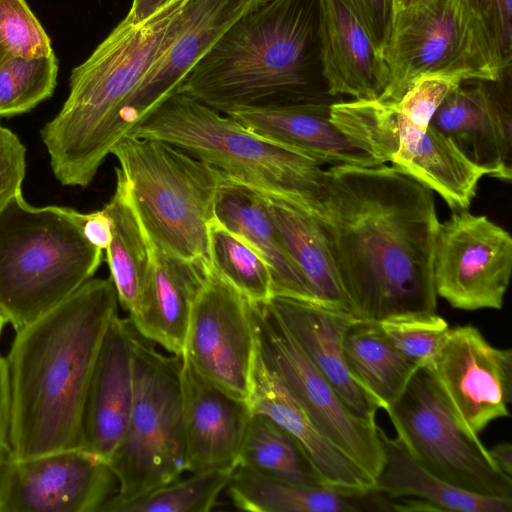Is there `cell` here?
<instances>
[{"mask_svg": "<svg viewBox=\"0 0 512 512\" xmlns=\"http://www.w3.org/2000/svg\"><path fill=\"white\" fill-rule=\"evenodd\" d=\"M319 219L353 315L435 313L433 191L394 166L332 165Z\"/></svg>", "mask_w": 512, "mask_h": 512, "instance_id": "1", "label": "cell"}, {"mask_svg": "<svg viewBox=\"0 0 512 512\" xmlns=\"http://www.w3.org/2000/svg\"><path fill=\"white\" fill-rule=\"evenodd\" d=\"M118 305L111 278L93 277L15 331L6 358L12 457L78 448L88 383Z\"/></svg>", "mask_w": 512, "mask_h": 512, "instance_id": "2", "label": "cell"}, {"mask_svg": "<svg viewBox=\"0 0 512 512\" xmlns=\"http://www.w3.org/2000/svg\"><path fill=\"white\" fill-rule=\"evenodd\" d=\"M320 0H265L237 19L176 93L220 112L332 101L319 53Z\"/></svg>", "mask_w": 512, "mask_h": 512, "instance_id": "3", "label": "cell"}, {"mask_svg": "<svg viewBox=\"0 0 512 512\" xmlns=\"http://www.w3.org/2000/svg\"><path fill=\"white\" fill-rule=\"evenodd\" d=\"M193 0H169L141 21L123 18L70 75L68 96L40 131L55 178L87 187L126 135L124 109L181 27Z\"/></svg>", "mask_w": 512, "mask_h": 512, "instance_id": "4", "label": "cell"}, {"mask_svg": "<svg viewBox=\"0 0 512 512\" xmlns=\"http://www.w3.org/2000/svg\"><path fill=\"white\" fill-rule=\"evenodd\" d=\"M126 135L168 142L225 177L283 199L318 220L326 169L318 161L269 141L182 93L161 103Z\"/></svg>", "mask_w": 512, "mask_h": 512, "instance_id": "5", "label": "cell"}, {"mask_svg": "<svg viewBox=\"0 0 512 512\" xmlns=\"http://www.w3.org/2000/svg\"><path fill=\"white\" fill-rule=\"evenodd\" d=\"M72 208L35 207L22 193L0 211V312L15 331L93 278L103 250L92 245Z\"/></svg>", "mask_w": 512, "mask_h": 512, "instance_id": "6", "label": "cell"}, {"mask_svg": "<svg viewBox=\"0 0 512 512\" xmlns=\"http://www.w3.org/2000/svg\"><path fill=\"white\" fill-rule=\"evenodd\" d=\"M150 241L175 257L212 268L209 224L223 174L182 149L125 135L113 147Z\"/></svg>", "mask_w": 512, "mask_h": 512, "instance_id": "7", "label": "cell"}, {"mask_svg": "<svg viewBox=\"0 0 512 512\" xmlns=\"http://www.w3.org/2000/svg\"><path fill=\"white\" fill-rule=\"evenodd\" d=\"M133 348L131 411L108 462L119 485L114 501L140 496L186 471L181 357L161 353L135 327Z\"/></svg>", "mask_w": 512, "mask_h": 512, "instance_id": "8", "label": "cell"}, {"mask_svg": "<svg viewBox=\"0 0 512 512\" xmlns=\"http://www.w3.org/2000/svg\"><path fill=\"white\" fill-rule=\"evenodd\" d=\"M390 82L377 99L396 102L423 76L500 81L505 72L468 0H423L395 12L383 50Z\"/></svg>", "mask_w": 512, "mask_h": 512, "instance_id": "9", "label": "cell"}, {"mask_svg": "<svg viewBox=\"0 0 512 512\" xmlns=\"http://www.w3.org/2000/svg\"><path fill=\"white\" fill-rule=\"evenodd\" d=\"M384 411L396 437L427 471L470 492L512 498V477L497 467L479 436L458 421L425 367H417Z\"/></svg>", "mask_w": 512, "mask_h": 512, "instance_id": "10", "label": "cell"}, {"mask_svg": "<svg viewBox=\"0 0 512 512\" xmlns=\"http://www.w3.org/2000/svg\"><path fill=\"white\" fill-rule=\"evenodd\" d=\"M258 350L316 427L376 481L384 452L376 419L356 415L267 309L251 302Z\"/></svg>", "mask_w": 512, "mask_h": 512, "instance_id": "11", "label": "cell"}, {"mask_svg": "<svg viewBox=\"0 0 512 512\" xmlns=\"http://www.w3.org/2000/svg\"><path fill=\"white\" fill-rule=\"evenodd\" d=\"M512 270V238L486 216L454 211L438 225L433 282L453 308L501 309Z\"/></svg>", "mask_w": 512, "mask_h": 512, "instance_id": "12", "label": "cell"}, {"mask_svg": "<svg viewBox=\"0 0 512 512\" xmlns=\"http://www.w3.org/2000/svg\"><path fill=\"white\" fill-rule=\"evenodd\" d=\"M118 488L108 462L80 448L9 454L0 469V512H100Z\"/></svg>", "mask_w": 512, "mask_h": 512, "instance_id": "13", "label": "cell"}, {"mask_svg": "<svg viewBox=\"0 0 512 512\" xmlns=\"http://www.w3.org/2000/svg\"><path fill=\"white\" fill-rule=\"evenodd\" d=\"M255 352L251 302L211 269L195 299L181 357L247 401Z\"/></svg>", "mask_w": 512, "mask_h": 512, "instance_id": "14", "label": "cell"}, {"mask_svg": "<svg viewBox=\"0 0 512 512\" xmlns=\"http://www.w3.org/2000/svg\"><path fill=\"white\" fill-rule=\"evenodd\" d=\"M428 371L455 417L479 434L508 417L512 400V350L491 345L472 325L449 328Z\"/></svg>", "mask_w": 512, "mask_h": 512, "instance_id": "15", "label": "cell"}, {"mask_svg": "<svg viewBox=\"0 0 512 512\" xmlns=\"http://www.w3.org/2000/svg\"><path fill=\"white\" fill-rule=\"evenodd\" d=\"M494 82L468 80L455 85L430 120L485 175L512 178V119L509 98Z\"/></svg>", "mask_w": 512, "mask_h": 512, "instance_id": "16", "label": "cell"}, {"mask_svg": "<svg viewBox=\"0 0 512 512\" xmlns=\"http://www.w3.org/2000/svg\"><path fill=\"white\" fill-rule=\"evenodd\" d=\"M134 326L116 314L102 339L88 383L78 448L106 462L120 444L134 393Z\"/></svg>", "mask_w": 512, "mask_h": 512, "instance_id": "17", "label": "cell"}, {"mask_svg": "<svg viewBox=\"0 0 512 512\" xmlns=\"http://www.w3.org/2000/svg\"><path fill=\"white\" fill-rule=\"evenodd\" d=\"M180 378L186 471L233 470L252 416L248 402L207 380L184 357Z\"/></svg>", "mask_w": 512, "mask_h": 512, "instance_id": "18", "label": "cell"}, {"mask_svg": "<svg viewBox=\"0 0 512 512\" xmlns=\"http://www.w3.org/2000/svg\"><path fill=\"white\" fill-rule=\"evenodd\" d=\"M265 305L349 409L358 416L376 419L378 402L353 378L343 355L345 333L360 319L351 313L284 296H272Z\"/></svg>", "mask_w": 512, "mask_h": 512, "instance_id": "19", "label": "cell"}, {"mask_svg": "<svg viewBox=\"0 0 512 512\" xmlns=\"http://www.w3.org/2000/svg\"><path fill=\"white\" fill-rule=\"evenodd\" d=\"M248 404L253 413L272 419L301 445L323 485L363 493L376 481L332 443L263 360L256 343Z\"/></svg>", "mask_w": 512, "mask_h": 512, "instance_id": "20", "label": "cell"}, {"mask_svg": "<svg viewBox=\"0 0 512 512\" xmlns=\"http://www.w3.org/2000/svg\"><path fill=\"white\" fill-rule=\"evenodd\" d=\"M319 53L322 78L332 98L377 100L389 85L381 52L341 0H320Z\"/></svg>", "mask_w": 512, "mask_h": 512, "instance_id": "21", "label": "cell"}, {"mask_svg": "<svg viewBox=\"0 0 512 512\" xmlns=\"http://www.w3.org/2000/svg\"><path fill=\"white\" fill-rule=\"evenodd\" d=\"M332 103L313 101L244 107L227 115L255 134L321 164L379 165L331 121Z\"/></svg>", "mask_w": 512, "mask_h": 512, "instance_id": "22", "label": "cell"}, {"mask_svg": "<svg viewBox=\"0 0 512 512\" xmlns=\"http://www.w3.org/2000/svg\"><path fill=\"white\" fill-rule=\"evenodd\" d=\"M150 245L149 274L129 319L145 338L181 357L195 299L212 268L175 257L151 241Z\"/></svg>", "mask_w": 512, "mask_h": 512, "instance_id": "23", "label": "cell"}, {"mask_svg": "<svg viewBox=\"0 0 512 512\" xmlns=\"http://www.w3.org/2000/svg\"><path fill=\"white\" fill-rule=\"evenodd\" d=\"M235 507L251 512L394 511V499L375 489L357 493L268 476L237 465L227 487Z\"/></svg>", "mask_w": 512, "mask_h": 512, "instance_id": "24", "label": "cell"}, {"mask_svg": "<svg viewBox=\"0 0 512 512\" xmlns=\"http://www.w3.org/2000/svg\"><path fill=\"white\" fill-rule=\"evenodd\" d=\"M214 215L221 225L249 243L266 261L273 296L313 302L307 283L286 250L261 192L223 175Z\"/></svg>", "mask_w": 512, "mask_h": 512, "instance_id": "25", "label": "cell"}, {"mask_svg": "<svg viewBox=\"0 0 512 512\" xmlns=\"http://www.w3.org/2000/svg\"><path fill=\"white\" fill-rule=\"evenodd\" d=\"M263 195L272 221L301 271L313 302L353 314L321 222L283 199Z\"/></svg>", "mask_w": 512, "mask_h": 512, "instance_id": "26", "label": "cell"}, {"mask_svg": "<svg viewBox=\"0 0 512 512\" xmlns=\"http://www.w3.org/2000/svg\"><path fill=\"white\" fill-rule=\"evenodd\" d=\"M384 463L375 490L391 498H416L433 511L512 512V498L492 497L454 486L417 463L396 437L380 427Z\"/></svg>", "mask_w": 512, "mask_h": 512, "instance_id": "27", "label": "cell"}, {"mask_svg": "<svg viewBox=\"0 0 512 512\" xmlns=\"http://www.w3.org/2000/svg\"><path fill=\"white\" fill-rule=\"evenodd\" d=\"M389 162L438 193L453 211L469 208L478 182L485 175L449 138L430 125L421 137L400 143Z\"/></svg>", "mask_w": 512, "mask_h": 512, "instance_id": "28", "label": "cell"}, {"mask_svg": "<svg viewBox=\"0 0 512 512\" xmlns=\"http://www.w3.org/2000/svg\"><path fill=\"white\" fill-rule=\"evenodd\" d=\"M116 172V188L104 206L112 222V240L105 250L118 302L129 314L141 300L151 264V245L135 209L130 187Z\"/></svg>", "mask_w": 512, "mask_h": 512, "instance_id": "29", "label": "cell"}, {"mask_svg": "<svg viewBox=\"0 0 512 512\" xmlns=\"http://www.w3.org/2000/svg\"><path fill=\"white\" fill-rule=\"evenodd\" d=\"M343 355L353 378L383 410L398 398L419 367L387 341L376 323L362 320L346 331Z\"/></svg>", "mask_w": 512, "mask_h": 512, "instance_id": "30", "label": "cell"}, {"mask_svg": "<svg viewBox=\"0 0 512 512\" xmlns=\"http://www.w3.org/2000/svg\"><path fill=\"white\" fill-rule=\"evenodd\" d=\"M238 465L280 479L322 484L299 442L263 414L253 413L249 420Z\"/></svg>", "mask_w": 512, "mask_h": 512, "instance_id": "31", "label": "cell"}, {"mask_svg": "<svg viewBox=\"0 0 512 512\" xmlns=\"http://www.w3.org/2000/svg\"><path fill=\"white\" fill-rule=\"evenodd\" d=\"M209 252L212 269L247 300L265 303L273 296L266 261L215 218L209 224Z\"/></svg>", "mask_w": 512, "mask_h": 512, "instance_id": "32", "label": "cell"}, {"mask_svg": "<svg viewBox=\"0 0 512 512\" xmlns=\"http://www.w3.org/2000/svg\"><path fill=\"white\" fill-rule=\"evenodd\" d=\"M233 470L191 473L154 488L140 496L108 500L100 512H208L227 487Z\"/></svg>", "mask_w": 512, "mask_h": 512, "instance_id": "33", "label": "cell"}, {"mask_svg": "<svg viewBox=\"0 0 512 512\" xmlns=\"http://www.w3.org/2000/svg\"><path fill=\"white\" fill-rule=\"evenodd\" d=\"M58 59L50 55L24 58L8 54L0 63V117L30 111L49 98L57 85Z\"/></svg>", "mask_w": 512, "mask_h": 512, "instance_id": "34", "label": "cell"}, {"mask_svg": "<svg viewBox=\"0 0 512 512\" xmlns=\"http://www.w3.org/2000/svg\"><path fill=\"white\" fill-rule=\"evenodd\" d=\"M376 325L387 341L417 366L432 359L450 328L436 312L396 316Z\"/></svg>", "mask_w": 512, "mask_h": 512, "instance_id": "35", "label": "cell"}, {"mask_svg": "<svg viewBox=\"0 0 512 512\" xmlns=\"http://www.w3.org/2000/svg\"><path fill=\"white\" fill-rule=\"evenodd\" d=\"M0 45L12 55L52 54L51 40L25 0H0Z\"/></svg>", "mask_w": 512, "mask_h": 512, "instance_id": "36", "label": "cell"}, {"mask_svg": "<svg viewBox=\"0 0 512 512\" xmlns=\"http://www.w3.org/2000/svg\"><path fill=\"white\" fill-rule=\"evenodd\" d=\"M459 83L461 82L458 80L443 76H423L416 80L398 101L388 102L400 136L411 131L425 133L438 106L448 92Z\"/></svg>", "mask_w": 512, "mask_h": 512, "instance_id": "37", "label": "cell"}, {"mask_svg": "<svg viewBox=\"0 0 512 512\" xmlns=\"http://www.w3.org/2000/svg\"><path fill=\"white\" fill-rule=\"evenodd\" d=\"M505 71L512 59V0H468Z\"/></svg>", "mask_w": 512, "mask_h": 512, "instance_id": "38", "label": "cell"}, {"mask_svg": "<svg viewBox=\"0 0 512 512\" xmlns=\"http://www.w3.org/2000/svg\"><path fill=\"white\" fill-rule=\"evenodd\" d=\"M26 147L10 129L0 126V211L22 193Z\"/></svg>", "mask_w": 512, "mask_h": 512, "instance_id": "39", "label": "cell"}, {"mask_svg": "<svg viewBox=\"0 0 512 512\" xmlns=\"http://www.w3.org/2000/svg\"><path fill=\"white\" fill-rule=\"evenodd\" d=\"M341 1L355 14L382 54L393 27L395 16L394 0Z\"/></svg>", "mask_w": 512, "mask_h": 512, "instance_id": "40", "label": "cell"}, {"mask_svg": "<svg viewBox=\"0 0 512 512\" xmlns=\"http://www.w3.org/2000/svg\"><path fill=\"white\" fill-rule=\"evenodd\" d=\"M71 212L84 237L92 245L106 250L112 240V222L105 208L90 213H81L75 209Z\"/></svg>", "mask_w": 512, "mask_h": 512, "instance_id": "41", "label": "cell"}, {"mask_svg": "<svg viewBox=\"0 0 512 512\" xmlns=\"http://www.w3.org/2000/svg\"><path fill=\"white\" fill-rule=\"evenodd\" d=\"M10 384L6 358L0 355V469L10 454Z\"/></svg>", "mask_w": 512, "mask_h": 512, "instance_id": "42", "label": "cell"}, {"mask_svg": "<svg viewBox=\"0 0 512 512\" xmlns=\"http://www.w3.org/2000/svg\"><path fill=\"white\" fill-rule=\"evenodd\" d=\"M490 457L497 467L506 475L512 477V445L501 442L488 449Z\"/></svg>", "mask_w": 512, "mask_h": 512, "instance_id": "43", "label": "cell"}, {"mask_svg": "<svg viewBox=\"0 0 512 512\" xmlns=\"http://www.w3.org/2000/svg\"><path fill=\"white\" fill-rule=\"evenodd\" d=\"M169 0H133L127 17L133 21L146 19Z\"/></svg>", "mask_w": 512, "mask_h": 512, "instance_id": "44", "label": "cell"}, {"mask_svg": "<svg viewBox=\"0 0 512 512\" xmlns=\"http://www.w3.org/2000/svg\"><path fill=\"white\" fill-rule=\"evenodd\" d=\"M421 1L423 0H394L395 12L400 9H406L408 7L414 6Z\"/></svg>", "mask_w": 512, "mask_h": 512, "instance_id": "45", "label": "cell"}, {"mask_svg": "<svg viewBox=\"0 0 512 512\" xmlns=\"http://www.w3.org/2000/svg\"><path fill=\"white\" fill-rule=\"evenodd\" d=\"M8 323L7 318L0 312V337L5 325Z\"/></svg>", "mask_w": 512, "mask_h": 512, "instance_id": "46", "label": "cell"}, {"mask_svg": "<svg viewBox=\"0 0 512 512\" xmlns=\"http://www.w3.org/2000/svg\"><path fill=\"white\" fill-rule=\"evenodd\" d=\"M8 53L4 50V48L0 45V63L5 59Z\"/></svg>", "mask_w": 512, "mask_h": 512, "instance_id": "47", "label": "cell"}]
</instances>
